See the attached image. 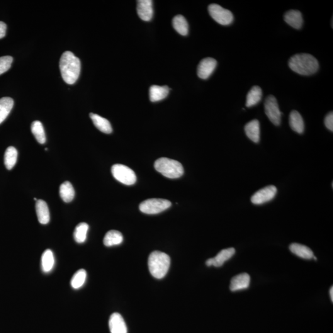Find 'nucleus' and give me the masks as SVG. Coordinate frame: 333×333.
I'll return each instance as SVG.
<instances>
[{
    "mask_svg": "<svg viewBox=\"0 0 333 333\" xmlns=\"http://www.w3.org/2000/svg\"><path fill=\"white\" fill-rule=\"evenodd\" d=\"M35 208L39 222L43 225L49 223L50 214L47 203L45 201L39 199L36 201Z\"/></svg>",
    "mask_w": 333,
    "mask_h": 333,
    "instance_id": "nucleus-15",
    "label": "nucleus"
},
{
    "mask_svg": "<svg viewBox=\"0 0 333 333\" xmlns=\"http://www.w3.org/2000/svg\"><path fill=\"white\" fill-rule=\"evenodd\" d=\"M31 130L34 137L40 144H44L46 142V135L44 128L40 121H36L31 123Z\"/></svg>",
    "mask_w": 333,
    "mask_h": 333,
    "instance_id": "nucleus-28",
    "label": "nucleus"
},
{
    "mask_svg": "<svg viewBox=\"0 0 333 333\" xmlns=\"http://www.w3.org/2000/svg\"><path fill=\"white\" fill-rule=\"evenodd\" d=\"M174 28L177 32L183 36H186L188 33V24L185 18L183 16L179 15L175 17L172 21Z\"/></svg>",
    "mask_w": 333,
    "mask_h": 333,
    "instance_id": "nucleus-29",
    "label": "nucleus"
},
{
    "mask_svg": "<svg viewBox=\"0 0 333 333\" xmlns=\"http://www.w3.org/2000/svg\"><path fill=\"white\" fill-rule=\"evenodd\" d=\"M87 272L84 269H80L75 272L70 281V284L73 288L77 289L81 288L86 283Z\"/></svg>",
    "mask_w": 333,
    "mask_h": 333,
    "instance_id": "nucleus-31",
    "label": "nucleus"
},
{
    "mask_svg": "<svg viewBox=\"0 0 333 333\" xmlns=\"http://www.w3.org/2000/svg\"><path fill=\"white\" fill-rule=\"evenodd\" d=\"M325 125L328 130L333 131V112L328 113L325 118Z\"/></svg>",
    "mask_w": 333,
    "mask_h": 333,
    "instance_id": "nucleus-33",
    "label": "nucleus"
},
{
    "mask_svg": "<svg viewBox=\"0 0 333 333\" xmlns=\"http://www.w3.org/2000/svg\"><path fill=\"white\" fill-rule=\"evenodd\" d=\"M244 131L247 137L254 143H259L261 138V129L259 121L252 120L245 125Z\"/></svg>",
    "mask_w": 333,
    "mask_h": 333,
    "instance_id": "nucleus-16",
    "label": "nucleus"
},
{
    "mask_svg": "<svg viewBox=\"0 0 333 333\" xmlns=\"http://www.w3.org/2000/svg\"><path fill=\"white\" fill-rule=\"evenodd\" d=\"M137 13L141 19L150 21L153 16L152 1L151 0H139L137 1Z\"/></svg>",
    "mask_w": 333,
    "mask_h": 333,
    "instance_id": "nucleus-14",
    "label": "nucleus"
},
{
    "mask_svg": "<svg viewBox=\"0 0 333 333\" xmlns=\"http://www.w3.org/2000/svg\"><path fill=\"white\" fill-rule=\"evenodd\" d=\"M18 151L13 147H9L7 148L4 153V165L8 170H11L16 165L18 159Z\"/></svg>",
    "mask_w": 333,
    "mask_h": 333,
    "instance_id": "nucleus-27",
    "label": "nucleus"
},
{
    "mask_svg": "<svg viewBox=\"0 0 333 333\" xmlns=\"http://www.w3.org/2000/svg\"><path fill=\"white\" fill-rule=\"evenodd\" d=\"M90 117L93 121L94 125L101 132L107 133V134H109L113 132L111 123L106 119L93 113L90 114Z\"/></svg>",
    "mask_w": 333,
    "mask_h": 333,
    "instance_id": "nucleus-20",
    "label": "nucleus"
},
{
    "mask_svg": "<svg viewBox=\"0 0 333 333\" xmlns=\"http://www.w3.org/2000/svg\"><path fill=\"white\" fill-rule=\"evenodd\" d=\"M114 179L125 185H133L137 182V176L134 171L122 164H115L111 168Z\"/></svg>",
    "mask_w": 333,
    "mask_h": 333,
    "instance_id": "nucleus-6",
    "label": "nucleus"
},
{
    "mask_svg": "<svg viewBox=\"0 0 333 333\" xmlns=\"http://www.w3.org/2000/svg\"><path fill=\"white\" fill-rule=\"evenodd\" d=\"M235 252V249L233 247L222 250L215 257L208 259L206 261V264L208 267H220L222 266L225 262H227L234 256Z\"/></svg>",
    "mask_w": 333,
    "mask_h": 333,
    "instance_id": "nucleus-11",
    "label": "nucleus"
},
{
    "mask_svg": "<svg viewBox=\"0 0 333 333\" xmlns=\"http://www.w3.org/2000/svg\"><path fill=\"white\" fill-rule=\"evenodd\" d=\"M217 64V61L212 58H207L202 60L197 69L198 77L202 79H208L214 71Z\"/></svg>",
    "mask_w": 333,
    "mask_h": 333,
    "instance_id": "nucleus-10",
    "label": "nucleus"
},
{
    "mask_svg": "<svg viewBox=\"0 0 333 333\" xmlns=\"http://www.w3.org/2000/svg\"><path fill=\"white\" fill-rule=\"evenodd\" d=\"M123 235L117 230H110L104 238L103 243L107 247L121 244L123 242Z\"/></svg>",
    "mask_w": 333,
    "mask_h": 333,
    "instance_id": "nucleus-22",
    "label": "nucleus"
},
{
    "mask_svg": "<svg viewBox=\"0 0 333 333\" xmlns=\"http://www.w3.org/2000/svg\"><path fill=\"white\" fill-rule=\"evenodd\" d=\"M262 97V91L261 87L254 86L250 90L246 97V105L248 108L254 106L261 101Z\"/></svg>",
    "mask_w": 333,
    "mask_h": 333,
    "instance_id": "nucleus-25",
    "label": "nucleus"
},
{
    "mask_svg": "<svg viewBox=\"0 0 333 333\" xmlns=\"http://www.w3.org/2000/svg\"><path fill=\"white\" fill-rule=\"evenodd\" d=\"M61 198L65 203H70L74 198L75 190L72 184L66 181L61 184L60 188Z\"/></svg>",
    "mask_w": 333,
    "mask_h": 333,
    "instance_id": "nucleus-26",
    "label": "nucleus"
},
{
    "mask_svg": "<svg viewBox=\"0 0 333 333\" xmlns=\"http://www.w3.org/2000/svg\"><path fill=\"white\" fill-rule=\"evenodd\" d=\"M265 113L269 120L274 125H280L281 119V113L279 110L278 102L275 97L273 95H269L265 101Z\"/></svg>",
    "mask_w": 333,
    "mask_h": 333,
    "instance_id": "nucleus-8",
    "label": "nucleus"
},
{
    "mask_svg": "<svg viewBox=\"0 0 333 333\" xmlns=\"http://www.w3.org/2000/svg\"><path fill=\"white\" fill-rule=\"evenodd\" d=\"M14 106L13 99L9 97L0 99V124L5 120Z\"/></svg>",
    "mask_w": 333,
    "mask_h": 333,
    "instance_id": "nucleus-24",
    "label": "nucleus"
},
{
    "mask_svg": "<svg viewBox=\"0 0 333 333\" xmlns=\"http://www.w3.org/2000/svg\"><path fill=\"white\" fill-rule=\"evenodd\" d=\"M89 229V226L86 223H80L76 226L74 232V238L77 243L84 242L87 240V233Z\"/></svg>",
    "mask_w": 333,
    "mask_h": 333,
    "instance_id": "nucleus-30",
    "label": "nucleus"
},
{
    "mask_svg": "<svg viewBox=\"0 0 333 333\" xmlns=\"http://www.w3.org/2000/svg\"><path fill=\"white\" fill-rule=\"evenodd\" d=\"M289 68L294 72L303 75L315 74L319 69V63L313 56L307 53L294 55L289 60Z\"/></svg>",
    "mask_w": 333,
    "mask_h": 333,
    "instance_id": "nucleus-2",
    "label": "nucleus"
},
{
    "mask_svg": "<svg viewBox=\"0 0 333 333\" xmlns=\"http://www.w3.org/2000/svg\"><path fill=\"white\" fill-rule=\"evenodd\" d=\"M55 266V257L52 250L47 249L41 256V269L45 273H49Z\"/></svg>",
    "mask_w": 333,
    "mask_h": 333,
    "instance_id": "nucleus-23",
    "label": "nucleus"
},
{
    "mask_svg": "<svg viewBox=\"0 0 333 333\" xmlns=\"http://www.w3.org/2000/svg\"><path fill=\"white\" fill-rule=\"evenodd\" d=\"M171 202L164 199H150L140 204L141 212L147 214H157L163 212L171 207Z\"/></svg>",
    "mask_w": 333,
    "mask_h": 333,
    "instance_id": "nucleus-5",
    "label": "nucleus"
},
{
    "mask_svg": "<svg viewBox=\"0 0 333 333\" xmlns=\"http://www.w3.org/2000/svg\"><path fill=\"white\" fill-rule=\"evenodd\" d=\"M284 19L286 23L292 28L300 29L303 24L302 14L298 10H290L284 14Z\"/></svg>",
    "mask_w": 333,
    "mask_h": 333,
    "instance_id": "nucleus-17",
    "label": "nucleus"
},
{
    "mask_svg": "<svg viewBox=\"0 0 333 333\" xmlns=\"http://www.w3.org/2000/svg\"><path fill=\"white\" fill-rule=\"evenodd\" d=\"M7 26L3 22L0 21V39L6 35Z\"/></svg>",
    "mask_w": 333,
    "mask_h": 333,
    "instance_id": "nucleus-34",
    "label": "nucleus"
},
{
    "mask_svg": "<svg viewBox=\"0 0 333 333\" xmlns=\"http://www.w3.org/2000/svg\"><path fill=\"white\" fill-rule=\"evenodd\" d=\"M277 188L273 185H269L257 191L252 196L251 203L256 205H261L271 201L275 197Z\"/></svg>",
    "mask_w": 333,
    "mask_h": 333,
    "instance_id": "nucleus-9",
    "label": "nucleus"
},
{
    "mask_svg": "<svg viewBox=\"0 0 333 333\" xmlns=\"http://www.w3.org/2000/svg\"><path fill=\"white\" fill-rule=\"evenodd\" d=\"M289 250L296 256L303 259L310 260L314 257L313 252L309 247L298 243H293L289 245Z\"/></svg>",
    "mask_w": 333,
    "mask_h": 333,
    "instance_id": "nucleus-18",
    "label": "nucleus"
},
{
    "mask_svg": "<svg viewBox=\"0 0 333 333\" xmlns=\"http://www.w3.org/2000/svg\"><path fill=\"white\" fill-rule=\"evenodd\" d=\"M13 61V58L10 56L0 57V75L10 69Z\"/></svg>",
    "mask_w": 333,
    "mask_h": 333,
    "instance_id": "nucleus-32",
    "label": "nucleus"
},
{
    "mask_svg": "<svg viewBox=\"0 0 333 333\" xmlns=\"http://www.w3.org/2000/svg\"><path fill=\"white\" fill-rule=\"evenodd\" d=\"M60 67L62 79L67 84H74L79 79L81 63L79 58L72 52L63 53L60 60Z\"/></svg>",
    "mask_w": 333,
    "mask_h": 333,
    "instance_id": "nucleus-1",
    "label": "nucleus"
},
{
    "mask_svg": "<svg viewBox=\"0 0 333 333\" xmlns=\"http://www.w3.org/2000/svg\"><path fill=\"white\" fill-rule=\"evenodd\" d=\"M289 125L295 132L302 134L304 132V122L300 113L293 111L289 115Z\"/></svg>",
    "mask_w": 333,
    "mask_h": 333,
    "instance_id": "nucleus-19",
    "label": "nucleus"
},
{
    "mask_svg": "<svg viewBox=\"0 0 333 333\" xmlns=\"http://www.w3.org/2000/svg\"><path fill=\"white\" fill-rule=\"evenodd\" d=\"M154 168L158 172L167 178L178 179L183 176V165L177 160L166 157L159 158L155 160Z\"/></svg>",
    "mask_w": 333,
    "mask_h": 333,
    "instance_id": "nucleus-4",
    "label": "nucleus"
},
{
    "mask_svg": "<svg viewBox=\"0 0 333 333\" xmlns=\"http://www.w3.org/2000/svg\"><path fill=\"white\" fill-rule=\"evenodd\" d=\"M109 327L111 333H127V325L119 313H114L111 315Z\"/></svg>",
    "mask_w": 333,
    "mask_h": 333,
    "instance_id": "nucleus-13",
    "label": "nucleus"
},
{
    "mask_svg": "<svg viewBox=\"0 0 333 333\" xmlns=\"http://www.w3.org/2000/svg\"><path fill=\"white\" fill-rule=\"evenodd\" d=\"M330 295L331 300H332V302L333 303V286L330 289Z\"/></svg>",
    "mask_w": 333,
    "mask_h": 333,
    "instance_id": "nucleus-35",
    "label": "nucleus"
},
{
    "mask_svg": "<svg viewBox=\"0 0 333 333\" xmlns=\"http://www.w3.org/2000/svg\"><path fill=\"white\" fill-rule=\"evenodd\" d=\"M170 89L167 86H152L150 89V98L151 101L157 102L166 98L169 93Z\"/></svg>",
    "mask_w": 333,
    "mask_h": 333,
    "instance_id": "nucleus-21",
    "label": "nucleus"
},
{
    "mask_svg": "<svg viewBox=\"0 0 333 333\" xmlns=\"http://www.w3.org/2000/svg\"><path fill=\"white\" fill-rule=\"evenodd\" d=\"M251 283V277L246 273L238 274L233 277L231 280L230 289V290L235 291L244 290L249 288Z\"/></svg>",
    "mask_w": 333,
    "mask_h": 333,
    "instance_id": "nucleus-12",
    "label": "nucleus"
},
{
    "mask_svg": "<svg viewBox=\"0 0 333 333\" xmlns=\"http://www.w3.org/2000/svg\"><path fill=\"white\" fill-rule=\"evenodd\" d=\"M208 10L212 19L221 25L228 26L233 23L234 18L232 12L222 8L218 4H211L209 6Z\"/></svg>",
    "mask_w": 333,
    "mask_h": 333,
    "instance_id": "nucleus-7",
    "label": "nucleus"
},
{
    "mask_svg": "<svg viewBox=\"0 0 333 333\" xmlns=\"http://www.w3.org/2000/svg\"><path fill=\"white\" fill-rule=\"evenodd\" d=\"M171 266V259L164 252L155 251L150 255L148 267L151 274L157 279H162L166 275Z\"/></svg>",
    "mask_w": 333,
    "mask_h": 333,
    "instance_id": "nucleus-3",
    "label": "nucleus"
}]
</instances>
